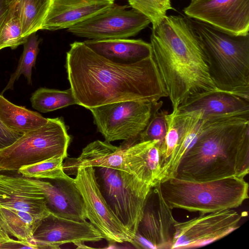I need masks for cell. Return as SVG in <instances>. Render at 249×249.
<instances>
[{"label":"cell","instance_id":"obj_25","mask_svg":"<svg viewBox=\"0 0 249 249\" xmlns=\"http://www.w3.org/2000/svg\"><path fill=\"white\" fill-rule=\"evenodd\" d=\"M0 120L9 128L23 134L44 125L48 119L13 104L0 94Z\"/></svg>","mask_w":249,"mask_h":249},{"label":"cell","instance_id":"obj_10","mask_svg":"<svg viewBox=\"0 0 249 249\" xmlns=\"http://www.w3.org/2000/svg\"><path fill=\"white\" fill-rule=\"evenodd\" d=\"M129 7L114 3L103 12L68 28V32L90 40L134 36L151 22L143 14Z\"/></svg>","mask_w":249,"mask_h":249},{"label":"cell","instance_id":"obj_28","mask_svg":"<svg viewBox=\"0 0 249 249\" xmlns=\"http://www.w3.org/2000/svg\"><path fill=\"white\" fill-rule=\"evenodd\" d=\"M62 158H52L20 168L17 171L22 177L36 179H70L64 171Z\"/></svg>","mask_w":249,"mask_h":249},{"label":"cell","instance_id":"obj_4","mask_svg":"<svg viewBox=\"0 0 249 249\" xmlns=\"http://www.w3.org/2000/svg\"><path fill=\"white\" fill-rule=\"evenodd\" d=\"M189 20L216 88L249 99V34L235 35Z\"/></svg>","mask_w":249,"mask_h":249},{"label":"cell","instance_id":"obj_5","mask_svg":"<svg viewBox=\"0 0 249 249\" xmlns=\"http://www.w3.org/2000/svg\"><path fill=\"white\" fill-rule=\"evenodd\" d=\"M160 186L172 209L200 213L236 208L249 198L248 183L236 176L202 181L171 177L160 181Z\"/></svg>","mask_w":249,"mask_h":249},{"label":"cell","instance_id":"obj_34","mask_svg":"<svg viewBox=\"0 0 249 249\" xmlns=\"http://www.w3.org/2000/svg\"><path fill=\"white\" fill-rule=\"evenodd\" d=\"M9 8L6 0H0V28L8 13Z\"/></svg>","mask_w":249,"mask_h":249},{"label":"cell","instance_id":"obj_29","mask_svg":"<svg viewBox=\"0 0 249 249\" xmlns=\"http://www.w3.org/2000/svg\"><path fill=\"white\" fill-rule=\"evenodd\" d=\"M162 105V101L154 103L151 116L146 126L140 135L139 142L157 140L160 148L162 146L167 130L166 115L168 113L161 109Z\"/></svg>","mask_w":249,"mask_h":249},{"label":"cell","instance_id":"obj_26","mask_svg":"<svg viewBox=\"0 0 249 249\" xmlns=\"http://www.w3.org/2000/svg\"><path fill=\"white\" fill-rule=\"evenodd\" d=\"M30 101L33 108L43 113L77 105L71 88L65 90L39 88L32 94Z\"/></svg>","mask_w":249,"mask_h":249},{"label":"cell","instance_id":"obj_36","mask_svg":"<svg viewBox=\"0 0 249 249\" xmlns=\"http://www.w3.org/2000/svg\"><path fill=\"white\" fill-rule=\"evenodd\" d=\"M115 1V0H114Z\"/></svg>","mask_w":249,"mask_h":249},{"label":"cell","instance_id":"obj_27","mask_svg":"<svg viewBox=\"0 0 249 249\" xmlns=\"http://www.w3.org/2000/svg\"><path fill=\"white\" fill-rule=\"evenodd\" d=\"M39 41L35 33L31 35L24 44V49L15 72L11 74L1 95L8 89H13L16 81L21 74L26 78L28 83L32 84V68L35 66L37 55L39 52Z\"/></svg>","mask_w":249,"mask_h":249},{"label":"cell","instance_id":"obj_9","mask_svg":"<svg viewBox=\"0 0 249 249\" xmlns=\"http://www.w3.org/2000/svg\"><path fill=\"white\" fill-rule=\"evenodd\" d=\"M75 183L83 198L87 219L110 243H130L133 236L116 216L101 192L94 167H80Z\"/></svg>","mask_w":249,"mask_h":249},{"label":"cell","instance_id":"obj_23","mask_svg":"<svg viewBox=\"0 0 249 249\" xmlns=\"http://www.w3.org/2000/svg\"><path fill=\"white\" fill-rule=\"evenodd\" d=\"M48 216L0 207V228L17 240L35 245L33 242L34 234Z\"/></svg>","mask_w":249,"mask_h":249},{"label":"cell","instance_id":"obj_35","mask_svg":"<svg viewBox=\"0 0 249 249\" xmlns=\"http://www.w3.org/2000/svg\"><path fill=\"white\" fill-rule=\"evenodd\" d=\"M14 239L10 237L7 233L0 228V247L7 243L12 241Z\"/></svg>","mask_w":249,"mask_h":249},{"label":"cell","instance_id":"obj_16","mask_svg":"<svg viewBox=\"0 0 249 249\" xmlns=\"http://www.w3.org/2000/svg\"><path fill=\"white\" fill-rule=\"evenodd\" d=\"M114 0H52L41 30L68 29L109 9Z\"/></svg>","mask_w":249,"mask_h":249},{"label":"cell","instance_id":"obj_31","mask_svg":"<svg viewBox=\"0 0 249 249\" xmlns=\"http://www.w3.org/2000/svg\"><path fill=\"white\" fill-rule=\"evenodd\" d=\"M131 8L141 12L156 25L166 16L168 10H174L171 0H127Z\"/></svg>","mask_w":249,"mask_h":249},{"label":"cell","instance_id":"obj_32","mask_svg":"<svg viewBox=\"0 0 249 249\" xmlns=\"http://www.w3.org/2000/svg\"><path fill=\"white\" fill-rule=\"evenodd\" d=\"M166 119L167 130L163 143L160 149L162 167L174 151L179 136V123L176 110H173L170 114L167 113Z\"/></svg>","mask_w":249,"mask_h":249},{"label":"cell","instance_id":"obj_1","mask_svg":"<svg viewBox=\"0 0 249 249\" xmlns=\"http://www.w3.org/2000/svg\"><path fill=\"white\" fill-rule=\"evenodd\" d=\"M65 68L77 105L88 109L124 101L155 103L168 97L153 55L134 63H118L75 41L67 53Z\"/></svg>","mask_w":249,"mask_h":249},{"label":"cell","instance_id":"obj_24","mask_svg":"<svg viewBox=\"0 0 249 249\" xmlns=\"http://www.w3.org/2000/svg\"><path fill=\"white\" fill-rule=\"evenodd\" d=\"M52 0H6L9 12L19 19L23 36L40 30Z\"/></svg>","mask_w":249,"mask_h":249},{"label":"cell","instance_id":"obj_33","mask_svg":"<svg viewBox=\"0 0 249 249\" xmlns=\"http://www.w3.org/2000/svg\"><path fill=\"white\" fill-rule=\"evenodd\" d=\"M22 135L7 127L0 120V150L10 145Z\"/></svg>","mask_w":249,"mask_h":249},{"label":"cell","instance_id":"obj_17","mask_svg":"<svg viewBox=\"0 0 249 249\" xmlns=\"http://www.w3.org/2000/svg\"><path fill=\"white\" fill-rule=\"evenodd\" d=\"M0 207L37 214H53L40 190L24 177L0 174Z\"/></svg>","mask_w":249,"mask_h":249},{"label":"cell","instance_id":"obj_3","mask_svg":"<svg viewBox=\"0 0 249 249\" xmlns=\"http://www.w3.org/2000/svg\"><path fill=\"white\" fill-rule=\"evenodd\" d=\"M204 119L200 135L175 177L198 181L244 178L249 172V113Z\"/></svg>","mask_w":249,"mask_h":249},{"label":"cell","instance_id":"obj_8","mask_svg":"<svg viewBox=\"0 0 249 249\" xmlns=\"http://www.w3.org/2000/svg\"><path fill=\"white\" fill-rule=\"evenodd\" d=\"M154 104L141 101H124L89 109L92 114L98 131L105 141L110 142L124 140L135 143L149 121Z\"/></svg>","mask_w":249,"mask_h":249},{"label":"cell","instance_id":"obj_6","mask_svg":"<svg viewBox=\"0 0 249 249\" xmlns=\"http://www.w3.org/2000/svg\"><path fill=\"white\" fill-rule=\"evenodd\" d=\"M48 119L44 125L22 134L0 150V171H18L22 166L50 158L67 157L71 138L63 120Z\"/></svg>","mask_w":249,"mask_h":249},{"label":"cell","instance_id":"obj_21","mask_svg":"<svg viewBox=\"0 0 249 249\" xmlns=\"http://www.w3.org/2000/svg\"><path fill=\"white\" fill-rule=\"evenodd\" d=\"M84 42L98 54L118 63H134L152 55L150 43L141 39H89Z\"/></svg>","mask_w":249,"mask_h":249},{"label":"cell","instance_id":"obj_18","mask_svg":"<svg viewBox=\"0 0 249 249\" xmlns=\"http://www.w3.org/2000/svg\"><path fill=\"white\" fill-rule=\"evenodd\" d=\"M129 143L116 146L106 141L96 140L89 143L77 158H66L63 167L68 175H75L80 167H107L130 174L127 165Z\"/></svg>","mask_w":249,"mask_h":249},{"label":"cell","instance_id":"obj_14","mask_svg":"<svg viewBox=\"0 0 249 249\" xmlns=\"http://www.w3.org/2000/svg\"><path fill=\"white\" fill-rule=\"evenodd\" d=\"M172 210L162 196L160 183L152 186L136 232L147 242L150 249L171 248V229L176 221Z\"/></svg>","mask_w":249,"mask_h":249},{"label":"cell","instance_id":"obj_15","mask_svg":"<svg viewBox=\"0 0 249 249\" xmlns=\"http://www.w3.org/2000/svg\"><path fill=\"white\" fill-rule=\"evenodd\" d=\"M24 178L40 190L53 214L76 221L87 219L84 201L74 178L52 179V183L41 179Z\"/></svg>","mask_w":249,"mask_h":249},{"label":"cell","instance_id":"obj_19","mask_svg":"<svg viewBox=\"0 0 249 249\" xmlns=\"http://www.w3.org/2000/svg\"><path fill=\"white\" fill-rule=\"evenodd\" d=\"M177 110L180 112L200 111L203 119L248 113L249 99L217 89L191 96Z\"/></svg>","mask_w":249,"mask_h":249},{"label":"cell","instance_id":"obj_30","mask_svg":"<svg viewBox=\"0 0 249 249\" xmlns=\"http://www.w3.org/2000/svg\"><path fill=\"white\" fill-rule=\"evenodd\" d=\"M27 38L23 35L19 19L8 11L0 28V50L6 47L15 49L24 44Z\"/></svg>","mask_w":249,"mask_h":249},{"label":"cell","instance_id":"obj_12","mask_svg":"<svg viewBox=\"0 0 249 249\" xmlns=\"http://www.w3.org/2000/svg\"><path fill=\"white\" fill-rule=\"evenodd\" d=\"M187 17L235 35L249 34V0H191Z\"/></svg>","mask_w":249,"mask_h":249},{"label":"cell","instance_id":"obj_20","mask_svg":"<svg viewBox=\"0 0 249 249\" xmlns=\"http://www.w3.org/2000/svg\"><path fill=\"white\" fill-rule=\"evenodd\" d=\"M157 140L139 142L128 148L127 165L130 172L151 187L159 183L162 163Z\"/></svg>","mask_w":249,"mask_h":249},{"label":"cell","instance_id":"obj_22","mask_svg":"<svg viewBox=\"0 0 249 249\" xmlns=\"http://www.w3.org/2000/svg\"><path fill=\"white\" fill-rule=\"evenodd\" d=\"M175 110L179 123L178 141L173 154L162 168L160 181L175 177L180 162L195 144L204 124L200 111L180 112L177 109Z\"/></svg>","mask_w":249,"mask_h":249},{"label":"cell","instance_id":"obj_13","mask_svg":"<svg viewBox=\"0 0 249 249\" xmlns=\"http://www.w3.org/2000/svg\"><path fill=\"white\" fill-rule=\"evenodd\" d=\"M102 234L89 222L76 221L51 214L44 218L35 231L33 243L37 249H58L72 243L77 248H89L85 242H98Z\"/></svg>","mask_w":249,"mask_h":249},{"label":"cell","instance_id":"obj_11","mask_svg":"<svg viewBox=\"0 0 249 249\" xmlns=\"http://www.w3.org/2000/svg\"><path fill=\"white\" fill-rule=\"evenodd\" d=\"M242 216L232 209L200 214L173 225V249L196 248L206 246L237 229Z\"/></svg>","mask_w":249,"mask_h":249},{"label":"cell","instance_id":"obj_2","mask_svg":"<svg viewBox=\"0 0 249 249\" xmlns=\"http://www.w3.org/2000/svg\"><path fill=\"white\" fill-rule=\"evenodd\" d=\"M150 43L173 110L196 94L217 89L188 17L166 15L152 26Z\"/></svg>","mask_w":249,"mask_h":249},{"label":"cell","instance_id":"obj_7","mask_svg":"<svg viewBox=\"0 0 249 249\" xmlns=\"http://www.w3.org/2000/svg\"><path fill=\"white\" fill-rule=\"evenodd\" d=\"M97 168L96 176L103 195L112 211L134 238L152 187L125 171Z\"/></svg>","mask_w":249,"mask_h":249}]
</instances>
